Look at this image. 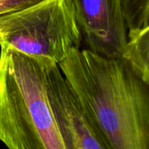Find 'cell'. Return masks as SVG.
<instances>
[{
	"label": "cell",
	"mask_w": 149,
	"mask_h": 149,
	"mask_svg": "<svg viewBox=\"0 0 149 149\" xmlns=\"http://www.w3.org/2000/svg\"><path fill=\"white\" fill-rule=\"evenodd\" d=\"M58 65L109 149H149V82L128 60L74 49Z\"/></svg>",
	"instance_id": "cell-1"
},
{
	"label": "cell",
	"mask_w": 149,
	"mask_h": 149,
	"mask_svg": "<svg viewBox=\"0 0 149 149\" xmlns=\"http://www.w3.org/2000/svg\"><path fill=\"white\" fill-rule=\"evenodd\" d=\"M0 48V141L10 149H65L47 91L55 62Z\"/></svg>",
	"instance_id": "cell-2"
},
{
	"label": "cell",
	"mask_w": 149,
	"mask_h": 149,
	"mask_svg": "<svg viewBox=\"0 0 149 149\" xmlns=\"http://www.w3.org/2000/svg\"><path fill=\"white\" fill-rule=\"evenodd\" d=\"M1 43L56 63L83 40L72 0H44L0 16Z\"/></svg>",
	"instance_id": "cell-3"
},
{
	"label": "cell",
	"mask_w": 149,
	"mask_h": 149,
	"mask_svg": "<svg viewBox=\"0 0 149 149\" xmlns=\"http://www.w3.org/2000/svg\"><path fill=\"white\" fill-rule=\"evenodd\" d=\"M47 91L65 149H109L84 102L55 63L48 74Z\"/></svg>",
	"instance_id": "cell-4"
},
{
	"label": "cell",
	"mask_w": 149,
	"mask_h": 149,
	"mask_svg": "<svg viewBox=\"0 0 149 149\" xmlns=\"http://www.w3.org/2000/svg\"><path fill=\"white\" fill-rule=\"evenodd\" d=\"M88 49L106 57L122 56L128 32L121 0H72Z\"/></svg>",
	"instance_id": "cell-5"
},
{
	"label": "cell",
	"mask_w": 149,
	"mask_h": 149,
	"mask_svg": "<svg viewBox=\"0 0 149 149\" xmlns=\"http://www.w3.org/2000/svg\"><path fill=\"white\" fill-rule=\"evenodd\" d=\"M122 56L149 82V22L138 33L128 38Z\"/></svg>",
	"instance_id": "cell-6"
},
{
	"label": "cell",
	"mask_w": 149,
	"mask_h": 149,
	"mask_svg": "<svg viewBox=\"0 0 149 149\" xmlns=\"http://www.w3.org/2000/svg\"><path fill=\"white\" fill-rule=\"evenodd\" d=\"M121 3L130 38L148 23L149 0H121Z\"/></svg>",
	"instance_id": "cell-7"
},
{
	"label": "cell",
	"mask_w": 149,
	"mask_h": 149,
	"mask_svg": "<svg viewBox=\"0 0 149 149\" xmlns=\"http://www.w3.org/2000/svg\"><path fill=\"white\" fill-rule=\"evenodd\" d=\"M44 0H0V16L24 10Z\"/></svg>",
	"instance_id": "cell-8"
},
{
	"label": "cell",
	"mask_w": 149,
	"mask_h": 149,
	"mask_svg": "<svg viewBox=\"0 0 149 149\" xmlns=\"http://www.w3.org/2000/svg\"><path fill=\"white\" fill-rule=\"evenodd\" d=\"M1 36H0V43H1Z\"/></svg>",
	"instance_id": "cell-9"
},
{
	"label": "cell",
	"mask_w": 149,
	"mask_h": 149,
	"mask_svg": "<svg viewBox=\"0 0 149 149\" xmlns=\"http://www.w3.org/2000/svg\"><path fill=\"white\" fill-rule=\"evenodd\" d=\"M148 17H149V8H148Z\"/></svg>",
	"instance_id": "cell-10"
}]
</instances>
